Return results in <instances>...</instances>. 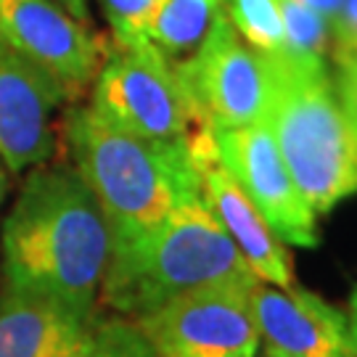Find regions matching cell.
I'll list each match as a JSON object with an SVG mask.
<instances>
[{
	"label": "cell",
	"mask_w": 357,
	"mask_h": 357,
	"mask_svg": "<svg viewBox=\"0 0 357 357\" xmlns=\"http://www.w3.org/2000/svg\"><path fill=\"white\" fill-rule=\"evenodd\" d=\"M3 289L35 294L90 320L112 257V230L69 162L29 169L0 228Z\"/></svg>",
	"instance_id": "cell-1"
},
{
	"label": "cell",
	"mask_w": 357,
	"mask_h": 357,
	"mask_svg": "<svg viewBox=\"0 0 357 357\" xmlns=\"http://www.w3.org/2000/svg\"><path fill=\"white\" fill-rule=\"evenodd\" d=\"M69 165L90 188L112 243L156 228L180 204L199 199V167L188 141H153L109 125L90 106L64 119Z\"/></svg>",
	"instance_id": "cell-2"
},
{
	"label": "cell",
	"mask_w": 357,
	"mask_h": 357,
	"mask_svg": "<svg viewBox=\"0 0 357 357\" xmlns=\"http://www.w3.org/2000/svg\"><path fill=\"white\" fill-rule=\"evenodd\" d=\"M270 98L265 122L315 215L357 193V132L323 59L265 56Z\"/></svg>",
	"instance_id": "cell-3"
},
{
	"label": "cell",
	"mask_w": 357,
	"mask_h": 357,
	"mask_svg": "<svg viewBox=\"0 0 357 357\" xmlns=\"http://www.w3.org/2000/svg\"><path fill=\"white\" fill-rule=\"evenodd\" d=\"M222 281L257 278L199 196L143 236L112 243L98 302L135 320L180 294Z\"/></svg>",
	"instance_id": "cell-4"
},
{
	"label": "cell",
	"mask_w": 357,
	"mask_h": 357,
	"mask_svg": "<svg viewBox=\"0 0 357 357\" xmlns=\"http://www.w3.org/2000/svg\"><path fill=\"white\" fill-rule=\"evenodd\" d=\"M90 96L96 114L141 138L191 141L199 130L175 61L151 43H109Z\"/></svg>",
	"instance_id": "cell-5"
},
{
	"label": "cell",
	"mask_w": 357,
	"mask_h": 357,
	"mask_svg": "<svg viewBox=\"0 0 357 357\" xmlns=\"http://www.w3.org/2000/svg\"><path fill=\"white\" fill-rule=\"evenodd\" d=\"M255 283H209L180 294L132 323L156 357H257Z\"/></svg>",
	"instance_id": "cell-6"
},
{
	"label": "cell",
	"mask_w": 357,
	"mask_h": 357,
	"mask_svg": "<svg viewBox=\"0 0 357 357\" xmlns=\"http://www.w3.org/2000/svg\"><path fill=\"white\" fill-rule=\"evenodd\" d=\"M199 130L243 128L265 119L268 61L246 45L220 8L202 45L175 61Z\"/></svg>",
	"instance_id": "cell-7"
},
{
	"label": "cell",
	"mask_w": 357,
	"mask_h": 357,
	"mask_svg": "<svg viewBox=\"0 0 357 357\" xmlns=\"http://www.w3.org/2000/svg\"><path fill=\"white\" fill-rule=\"evenodd\" d=\"M217 162L225 167L246 199L259 209L283 243L318 246V215L294 183L268 122L209 130Z\"/></svg>",
	"instance_id": "cell-8"
},
{
	"label": "cell",
	"mask_w": 357,
	"mask_h": 357,
	"mask_svg": "<svg viewBox=\"0 0 357 357\" xmlns=\"http://www.w3.org/2000/svg\"><path fill=\"white\" fill-rule=\"evenodd\" d=\"M0 45L53 77L66 101L93 88L109 48L56 0H0Z\"/></svg>",
	"instance_id": "cell-9"
},
{
	"label": "cell",
	"mask_w": 357,
	"mask_h": 357,
	"mask_svg": "<svg viewBox=\"0 0 357 357\" xmlns=\"http://www.w3.org/2000/svg\"><path fill=\"white\" fill-rule=\"evenodd\" d=\"M61 103L66 96L53 77L0 45V162L11 175L51 162Z\"/></svg>",
	"instance_id": "cell-10"
},
{
	"label": "cell",
	"mask_w": 357,
	"mask_h": 357,
	"mask_svg": "<svg viewBox=\"0 0 357 357\" xmlns=\"http://www.w3.org/2000/svg\"><path fill=\"white\" fill-rule=\"evenodd\" d=\"M188 146L199 167L202 202L230 236V241L236 243L255 278L278 289H294V262L286 243L273 233L259 209L246 199V193L225 172V167L217 162L209 130H196Z\"/></svg>",
	"instance_id": "cell-11"
},
{
	"label": "cell",
	"mask_w": 357,
	"mask_h": 357,
	"mask_svg": "<svg viewBox=\"0 0 357 357\" xmlns=\"http://www.w3.org/2000/svg\"><path fill=\"white\" fill-rule=\"evenodd\" d=\"M252 312L265 357H357L347 315L307 289L257 281Z\"/></svg>",
	"instance_id": "cell-12"
},
{
	"label": "cell",
	"mask_w": 357,
	"mask_h": 357,
	"mask_svg": "<svg viewBox=\"0 0 357 357\" xmlns=\"http://www.w3.org/2000/svg\"><path fill=\"white\" fill-rule=\"evenodd\" d=\"M96 318V315H93ZM93 318L35 294L0 291V357H75Z\"/></svg>",
	"instance_id": "cell-13"
},
{
	"label": "cell",
	"mask_w": 357,
	"mask_h": 357,
	"mask_svg": "<svg viewBox=\"0 0 357 357\" xmlns=\"http://www.w3.org/2000/svg\"><path fill=\"white\" fill-rule=\"evenodd\" d=\"M225 0H156L146 38L167 59H188L206 38Z\"/></svg>",
	"instance_id": "cell-14"
},
{
	"label": "cell",
	"mask_w": 357,
	"mask_h": 357,
	"mask_svg": "<svg viewBox=\"0 0 357 357\" xmlns=\"http://www.w3.org/2000/svg\"><path fill=\"white\" fill-rule=\"evenodd\" d=\"M222 11L243 43L252 45L257 53L262 56L289 53L278 0H225Z\"/></svg>",
	"instance_id": "cell-15"
},
{
	"label": "cell",
	"mask_w": 357,
	"mask_h": 357,
	"mask_svg": "<svg viewBox=\"0 0 357 357\" xmlns=\"http://www.w3.org/2000/svg\"><path fill=\"white\" fill-rule=\"evenodd\" d=\"M75 357H156L138 326L122 315H96Z\"/></svg>",
	"instance_id": "cell-16"
},
{
	"label": "cell",
	"mask_w": 357,
	"mask_h": 357,
	"mask_svg": "<svg viewBox=\"0 0 357 357\" xmlns=\"http://www.w3.org/2000/svg\"><path fill=\"white\" fill-rule=\"evenodd\" d=\"M112 29V45H138L149 43L146 29L156 0H98Z\"/></svg>",
	"instance_id": "cell-17"
},
{
	"label": "cell",
	"mask_w": 357,
	"mask_h": 357,
	"mask_svg": "<svg viewBox=\"0 0 357 357\" xmlns=\"http://www.w3.org/2000/svg\"><path fill=\"white\" fill-rule=\"evenodd\" d=\"M333 38H331V53L339 61H344L357 53V0H344L342 8L333 16Z\"/></svg>",
	"instance_id": "cell-18"
},
{
	"label": "cell",
	"mask_w": 357,
	"mask_h": 357,
	"mask_svg": "<svg viewBox=\"0 0 357 357\" xmlns=\"http://www.w3.org/2000/svg\"><path fill=\"white\" fill-rule=\"evenodd\" d=\"M336 66H339V75L333 79V85H336L339 101H342L347 116H349V122L357 132V53L344 59V61H339Z\"/></svg>",
	"instance_id": "cell-19"
},
{
	"label": "cell",
	"mask_w": 357,
	"mask_h": 357,
	"mask_svg": "<svg viewBox=\"0 0 357 357\" xmlns=\"http://www.w3.org/2000/svg\"><path fill=\"white\" fill-rule=\"evenodd\" d=\"M296 3H302V6H307V8L318 11L320 16H326V19L333 24V16H336V11L342 8L344 0H296Z\"/></svg>",
	"instance_id": "cell-20"
},
{
	"label": "cell",
	"mask_w": 357,
	"mask_h": 357,
	"mask_svg": "<svg viewBox=\"0 0 357 357\" xmlns=\"http://www.w3.org/2000/svg\"><path fill=\"white\" fill-rule=\"evenodd\" d=\"M64 11H69L75 19H79L82 24H90V11H88V0H56Z\"/></svg>",
	"instance_id": "cell-21"
},
{
	"label": "cell",
	"mask_w": 357,
	"mask_h": 357,
	"mask_svg": "<svg viewBox=\"0 0 357 357\" xmlns=\"http://www.w3.org/2000/svg\"><path fill=\"white\" fill-rule=\"evenodd\" d=\"M347 326H349V339L357 349V286L352 296H349V315H347Z\"/></svg>",
	"instance_id": "cell-22"
},
{
	"label": "cell",
	"mask_w": 357,
	"mask_h": 357,
	"mask_svg": "<svg viewBox=\"0 0 357 357\" xmlns=\"http://www.w3.org/2000/svg\"><path fill=\"white\" fill-rule=\"evenodd\" d=\"M8 178H11V172L6 169V165L0 162V206L6 202V193H8Z\"/></svg>",
	"instance_id": "cell-23"
}]
</instances>
